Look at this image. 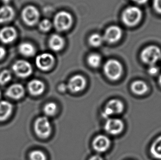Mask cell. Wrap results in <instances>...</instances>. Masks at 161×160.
I'll list each match as a JSON object with an SVG mask.
<instances>
[{
	"mask_svg": "<svg viewBox=\"0 0 161 160\" xmlns=\"http://www.w3.org/2000/svg\"><path fill=\"white\" fill-rule=\"evenodd\" d=\"M57 109V107L56 104L54 103H49L44 107V113L47 116H52L56 113Z\"/></svg>",
	"mask_w": 161,
	"mask_h": 160,
	"instance_id": "cell-26",
	"label": "cell"
},
{
	"mask_svg": "<svg viewBox=\"0 0 161 160\" xmlns=\"http://www.w3.org/2000/svg\"><path fill=\"white\" fill-rule=\"evenodd\" d=\"M17 36V31L13 26H4L0 30V41L4 44L12 43Z\"/></svg>",
	"mask_w": 161,
	"mask_h": 160,
	"instance_id": "cell-11",
	"label": "cell"
},
{
	"mask_svg": "<svg viewBox=\"0 0 161 160\" xmlns=\"http://www.w3.org/2000/svg\"><path fill=\"white\" fill-rule=\"evenodd\" d=\"M158 82H159V84L161 86V75L159 76V78H158Z\"/></svg>",
	"mask_w": 161,
	"mask_h": 160,
	"instance_id": "cell-35",
	"label": "cell"
},
{
	"mask_svg": "<svg viewBox=\"0 0 161 160\" xmlns=\"http://www.w3.org/2000/svg\"><path fill=\"white\" fill-rule=\"evenodd\" d=\"M111 144L109 139L105 136L100 135L96 136L93 141V147L96 152H103L108 150Z\"/></svg>",
	"mask_w": 161,
	"mask_h": 160,
	"instance_id": "cell-14",
	"label": "cell"
},
{
	"mask_svg": "<svg viewBox=\"0 0 161 160\" xmlns=\"http://www.w3.org/2000/svg\"><path fill=\"white\" fill-rule=\"evenodd\" d=\"M35 133L40 138H47L50 136L51 127L48 119L46 117L38 118L34 124Z\"/></svg>",
	"mask_w": 161,
	"mask_h": 160,
	"instance_id": "cell-6",
	"label": "cell"
},
{
	"mask_svg": "<svg viewBox=\"0 0 161 160\" xmlns=\"http://www.w3.org/2000/svg\"><path fill=\"white\" fill-rule=\"evenodd\" d=\"M1 96H2V93H1V92L0 91V98H1Z\"/></svg>",
	"mask_w": 161,
	"mask_h": 160,
	"instance_id": "cell-36",
	"label": "cell"
},
{
	"mask_svg": "<svg viewBox=\"0 0 161 160\" xmlns=\"http://www.w3.org/2000/svg\"><path fill=\"white\" fill-rule=\"evenodd\" d=\"M64 45V40L63 37L58 34H53L49 40V46L51 50L57 52L61 51Z\"/></svg>",
	"mask_w": 161,
	"mask_h": 160,
	"instance_id": "cell-19",
	"label": "cell"
},
{
	"mask_svg": "<svg viewBox=\"0 0 161 160\" xmlns=\"http://www.w3.org/2000/svg\"><path fill=\"white\" fill-rule=\"evenodd\" d=\"M103 70L105 74L109 79L116 81L122 75L123 67L119 61L115 59H110L105 63Z\"/></svg>",
	"mask_w": 161,
	"mask_h": 160,
	"instance_id": "cell-4",
	"label": "cell"
},
{
	"mask_svg": "<svg viewBox=\"0 0 161 160\" xmlns=\"http://www.w3.org/2000/svg\"><path fill=\"white\" fill-rule=\"evenodd\" d=\"M12 70L17 76L26 78L33 72V67L28 61L25 60L16 61L12 66Z\"/></svg>",
	"mask_w": 161,
	"mask_h": 160,
	"instance_id": "cell-7",
	"label": "cell"
},
{
	"mask_svg": "<svg viewBox=\"0 0 161 160\" xmlns=\"http://www.w3.org/2000/svg\"><path fill=\"white\" fill-rule=\"evenodd\" d=\"M153 7L157 13L161 14V0H153Z\"/></svg>",
	"mask_w": 161,
	"mask_h": 160,
	"instance_id": "cell-29",
	"label": "cell"
},
{
	"mask_svg": "<svg viewBox=\"0 0 161 160\" xmlns=\"http://www.w3.org/2000/svg\"><path fill=\"white\" fill-rule=\"evenodd\" d=\"M53 26V23L48 19H44L39 24L40 30L43 32H47L50 30Z\"/></svg>",
	"mask_w": 161,
	"mask_h": 160,
	"instance_id": "cell-28",
	"label": "cell"
},
{
	"mask_svg": "<svg viewBox=\"0 0 161 160\" xmlns=\"http://www.w3.org/2000/svg\"><path fill=\"white\" fill-rule=\"evenodd\" d=\"M103 40L104 39L103 36L97 33L93 34L91 35L89 39L90 45L94 47H97L100 46Z\"/></svg>",
	"mask_w": 161,
	"mask_h": 160,
	"instance_id": "cell-24",
	"label": "cell"
},
{
	"mask_svg": "<svg viewBox=\"0 0 161 160\" xmlns=\"http://www.w3.org/2000/svg\"><path fill=\"white\" fill-rule=\"evenodd\" d=\"M122 30L119 26L112 25L105 31L103 39L109 43H114L119 41L122 37Z\"/></svg>",
	"mask_w": 161,
	"mask_h": 160,
	"instance_id": "cell-12",
	"label": "cell"
},
{
	"mask_svg": "<svg viewBox=\"0 0 161 160\" xmlns=\"http://www.w3.org/2000/svg\"><path fill=\"white\" fill-rule=\"evenodd\" d=\"M3 1L4 2H7V0H3Z\"/></svg>",
	"mask_w": 161,
	"mask_h": 160,
	"instance_id": "cell-37",
	"label": "cell"
},
{
	"mask_svg": "<svg viewBox=\"0 0 161 160\" xmlns=\"http://www.w3.org/2000/svg\"><path fill=\"white\" fill-rule=\"evenodd\" d=\"M28 88L31 94L39 95L44 92L45 86L44 83L41 81L33 80L29 83Z\"/></svg>",
	"mask_w": 161,
	"mask_h": 160,
	"instance_id": "cell-18",
	"label": "cell"
},
{
	"mask_svg": "<svg viewBox=\"0 0 161 160\" xmlns=\"http://www.w3.org/2000/svg\"><path fill=\"white\" fill-rule=\"evenodd\" d=\"M124 123L118 119H109L105 123V130L111 135H117L122 132L124 128Z\"/></svg>",
	"mask_w": 161,
	"mask_h": 160,
	"instance_id": "cell-10",
	"label": "cell"
},
{
	"mask_svg": "<svg viewBox=\"0 0 161 160\" xmlns=\"http://www.w3.org/2000/svg\"><path fill=\"white\" fill-rule=\"evenodd\" d=\"M123 110L124 105L121 101L118 99L111 100L108 102L103 112V116L107 119L111 116L120 114Z\"/></svg>",
	"mask_w": 161,
	"mask_h": 160,
	"instance_id": "cell-8",
	"label": "cell"
},
{
	"mask_svg": "<svg viewBox=\"0 0 161 160\" xmlns=\"http://www.w3.org/2000/svg\"><path fill=\"white\" fill-rule=\"evenodd\" d=\"M21 16L25 24L28 26H34L39 20V11L35 6L29 5L24 7L22 11Z\"/></svg>",
	"mask_w": 161,
	"mask_h": 160,
	"instance_id": "cell-5",
	"label": "cell"
},
{
	"mask_svg": "<svg viewBox=\"0 0 161 160\" xmlns=\"http://www.w3.org/2000/svg\"><path fill=\"white\" fill-rule=\"evenodd\" d=\"M159 67L155 65H151L148 70V72L151 75H156L159 72Z\"/></svg>",
	"mask_w": 161,
	"mask_h": 160,
	"instance_id": "cell-30",
	"label": "cell"
},
{
	"mask_svg": "<svg viewBox=\"0 0 161 160\" xmlns=\"http://www.w3.org/2000/svg\"><path fill=\"white\" fill-rule=\"evenodd\" d=\"M86 86V80L83 76L78 75L72 77L68 84L70 91L76 93L82 91Z\"/></svg>",
	"mask_w": 161,
	"mask_h": 160,
	"instance_id": "cell-13",
	"label": "cell"
},
{
	"mask_svg": "<svg viewBox=\"0 0 161 160\" xmlns=\"http://www.w3.org/2000/svg\"><path fill=\"white\" fill-rule=\"evenodd\" d=\"M87 62L91 67L97 68L100 65L101 63V57L99 54L92 53L88 56Z\"/></svg>",
	"mask_w": 161,
	"mask_h": 160,
	"instance_id": "cell-23",
	"label": "cell"
},
{
	"mask_svg": "<svg viewBox=\"0 0 161 160\" xmlns=\"http://www.w3.org/2000/svg\"><path fill=\"white\" fill-rule=\"evenodd\" d=\"M13 110V105L10 102L6 100L0 101V121H5L8 119Z\"/></svg>",
	"mask_w": 161,
	"mask_h": 160,
	"instance_id": "cell-17",
	"label": "cell"
},
{
	"mask_svg": "<svg viewBox=\"0 0 161 160\" xmlns=\"http://www.w3.org/2000/svg\"><path fill=\"white\" fill-rule=\"evenodd\" d=\"M142 17V10L137 7L130 6L126 8L122 14V20L126 26H135L139 23Z\"/></svg>",
	"mask_w": 161,
	"mask_h": 160,
	"instance_id": "cell-1",
	"label": "cell"
},
{
	"mask_svg": "<svg viewBox=\"0 0 161 160\" xmlns=\"http://www.w3.org/2000/svg\"><path fill=\"white\" fill-rule=\"evenodd\" d=\"M141 59L146 64L155 65L161 59V50L156 45H148L142 50Z\"/></svg>",
	"mask_w": 161,
	"mask_h": 160,
	"instance_id": "cell-2",
	"label": "cell"
},
{
	"mask_svg": "<svg viewBox=\"0 0 161 160\" xmlns=\"http://www.w3.org/2000/svg\"><path fill=\"white\" fill-rule=\"evenodd\" d=\"M131 89L135 94L143 95L148 91V86L145 82L139 80L133 82L131 84Z\"/></svg>",
	"mask_w": 161,
	"mask_h": 160,
	"instance_id": "cell-21",
	"label": "cell"
},
{
	"mask_svg": "<svg viewBox=\"0 0 161 160\" xmlns=\"http://www.w3.org/2000/svg\"><path fill=\"white\" fill-rule=\"evenodd\" d=\"M35 63L39 69L43 71H47L54 65V56L48 53H42L37 56Z\"/></svg>",
	"mask_w": 161,
	"mask_h": 160,
	"instance_id": "cell-9",
	"label": "cell"
},
{
	"mask_svg": "<svg viewBox=\"0 0 161 160\" xmlns=\"http://www.w3.org/2000/svg\"><path fill=\"white\" fill-rule=\"evenodd\" d=\"M12 79V74L8 70H4L0 72V84L4 85L8 83Z\"/></svg>",
	"mask_w": 161,
	"mask_h": 160,
	"instance_id": "cell-25",
	"label": "cell"
},
{
	"mask_svg": "<svg viewBox=\"0 0 161 160\" xmlns=\"http://www.w3.org/2000/svg\"><path fill=\"white\" fill-rule=\"evenodd\" d=\"M139 4H144L148 1V0H132Z\"/></svg>",
	"mask_w": 161,
	"mask_h": 160,
	"instance_id": "cell-33",
	"label": "cell"
},
{
	"mask_svg": "<svg viewBox=\"0 0 161 160\" xmlns=\"http://www.w3.org/2000/svg\"><path fill=\"white\" fill-rule=\"evenodd\" d=\"M73 18L69 13L61 11L57 13L54 18L53 25L57 30L65 31L72 26Z\"/></svg>",
	"mask_w": 161,
	"mask_h": 160,
	"instance_id": "cell-3",
	"label": "cell"
},
{
	"mask_svg": "<svg viewBox=\"0 0 161 160\" xmlns=\"http://www.w3.org/2000/svg\"><path fill=\"white\" fill-rule=\"evenodd\" d=\"M20 53L26 57L32 56L35 54V48L31 43L24 42L20 44L18 47Z\"/></svg>",
	"mask_w": 161,
	"mask_h": 160,
	"instance_id": "cell-20",
	"label": "cell"
},
{
	"mask_svg": "<svg viewBox=\"0 0 161 160\" xmlns=\"http://www.w3.org/2000/svg\"><path fill=\"white\" fill-rule=\"evenodd\" d=\"M89 160H103V158L99 155H94L92 156Z\"/></svg>",
	"mask_w": 161,
	"mask_h": 160,
	"instance_id": "cell-32",
	"label": "cell"
},
{
	"mask_svg": "<svg viewBox=\"0 0 161 160\" xmlns=\"http://www.w3.org/2000/svg\"><path fill=\"white\" fill-rule=\"evenodd\" d=\"M15 17V11L12 7L6 4L0 7V24L11 22Z\"/></svg>",
	"mask_w": 161,
	"mask_h": 160,
	"instance_id": "cell-15",
	"label": "cell"
},
{
	"mask_svg": "<svg viewBox=\"0 0 161 160\" xmlns=\"http://www.w3.org/2000/svg\"><path fill=\"white\" fill-rule=\"evenodd\" d=\"M65 88H66V86L65 84H61L59 86V89L61 91H65Z\"/></svg>",
	"mask_w": 161,
	"mask_h": 160,
	"instance_id": "cell-34",
	"label": "cell"
},
{
	"mask_svg": "<svg viewBox=\"0 0 161 160\" xmlns=\"http://www.w3.org/2000/svg\"><path fill=\"white\" fill-rule=\"evenodd\" d=\"M6 56V50L3 47L0 45V60L4 58Z\"/></svg>",
	"mask_w": 161,
	"mask_h": 160,
	"instance_id": "cell-31",
	"label": "cell"
},
{
	"mask_svg": "<svg viewBox=\"0 0 161 160\" xmlns=\"http://www.w3.org/2000/svg\"><path fill=\"white\" fill-rule=\"evenodd\" d=\"M31 160H46V156L43 152L40 150H34L29 155Z\"/></svg>",
	"mask_w": 161,
	"mask_h": 160,
	"instance_id": "cell-27",
	"label": "cell"
},
{
	"mask_svg": "<svg viewBox=\"0 0 161 160\" xmlns=\"http://www.w3.org/2000/svg\"><path fill=\"white\" fill-rule=\"evenodd\" d=\"M150 152L153 157L161 160V136L153 141L151 147Z\"/></svg>",
	"mask_w": 161,
	"mask_h": 160,
	"instance_id": "cell-22",
	"label": "cell"
},
{
	"mask_svg": "<svg viewBox=\"0 0 161 160\" xmlns=\"http://www.w3.org/2000/svg\"><path fill=\"white\" fill-rule=\"evenodd\" d=\"M25 90L22 84L15 83L11 85L7 89L6 95L13 99H20L24 95Z\"/></svg>",
	"mask_w": 161,
	"mask_h": 160,
	"instance_id": "cell-16",
	"label": "cell"
}]
</instances>
